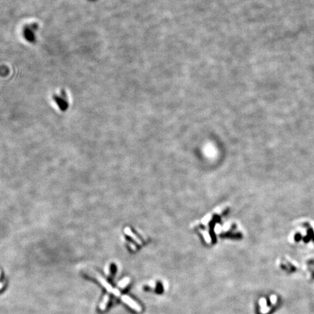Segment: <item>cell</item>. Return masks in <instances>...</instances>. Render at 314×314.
<instances>
[{"mask_svg":"<svg viewBox=\"0 0 314 314\" xmlns=\"http://www.w3.org/2000/svg\"><path fill=\"white\" fill-rule=\"evenodd\" d=\"M37 24H33L31 26H28L25 28L24 30V37H25V39H26L28 42H34L35 40V36H34V31L33 30L37 29Z\"/></svg>","mask_w":314,"mask_h":314,"instance_id":"6da1fadb","label":"cell"},{"mask_svg":"<svg viewBox=\"0 0 314 314\" xmlns=\"http://www.w3.org/2000/svg\"><path fill=\"white\" fill-rule=\"evenodd\" d=\"M163 290H164L163 286L161 285V284L160 283V282H158L156 284V292L158 294H161L163 292Z\"/></svg>","mask_w":314,"mask_h":314,"instance_id":"277c9868","label":"cell"},{"mask_svg":"<svg viewBox=\"0 0 314 314\" xmlns=\"http://www.w3.org/2000/svg\"><path fill=\"white\" fill-rule=\"evenodd\" d=\"M54 100L56 102L58 107L62 111H65L68 108V106H69V105H68V103L66 102V100H64L63 98H60L58 95H54Z\"/></svg>","mask_w":314,"mask_h":314,"instance_id":"3957f363","label":"cell"},{"mask_svg":"<svg viewBox=\"0 0 314 314\" xmlns=\"http://www.w3.org/2000/svg\"><path fill=\"white\" fill-rule=\"evenodd\" d=\"M116 271H117V268H116V267L114 266V265H111V273L114 274V273L116 272Z\"/></svg>","mask_w":314,"mask_h":314,"instance_id":"8992f818","label":"cell"},{"mask_svg":"<svg viewBox=\"0 0 314 314\" xmlns=\"http://www.w3.org/2000/svg\"><path fill=\"white\" fill-rule=\"evenodd\" d=\"M122 300H123L125 303H127L128 306H130L132 309L136 310V311H141V308H140L135 301H133L130 297H127V296H123V297H122Z\"/></svg>","mask_w":314,"mask_h":314,"instance_id":"7a4b0ae2","label":"cell"},{"mask_svg":"<svg viewBox=\"0 0 314 314\" xmlns=\"http://www.w3.org/2000/svg\"><path fill=\"white\" fill-rule=\"evenodd\" d=\"M129 283V279H125L124 280L122 281V282H120L119 283V286H121V287H123V286H126L127 284Z\"/></svg>","mask_w":314,"mask_h":314,"instance_id":"5b68a950","label":"cell"}]
</instances>
